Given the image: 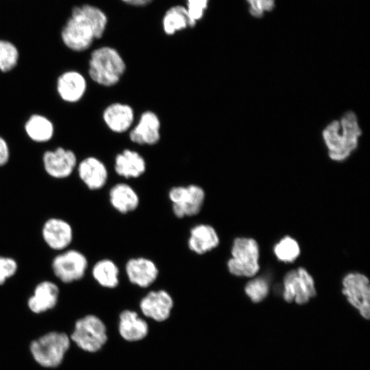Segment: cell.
<instances>
[{"instance_id":"cell-1","label":"cell","mask_w":370,"mask_h":370,"mask_svg":"<svg viewBox=\"0 0 370 370\" xmlns=\"http://www.w3.org/2000/svg\"><path fill=\"white\" fill-rule=\"evenodd\" d=\"M360 135L357 116L352 111L345 112L339 121H332L322 133L329 157L334 161L347 158L357 148Z\"/></svg>"},{"instance_id":"cell-2","label":"cell","mask_w":370,"mask_h":370,"mask_svg":"<svg viewBox=\"0 0 370 370\" xmlns=\"http://www.w3.org/2000/svg\"><path fill=\"white\" fill-rule=\"evenodd\" d=\"M126 71L119 52L108 46L94 49L88 61V75L95 83L106 87L116 85Z\"/></svg>"},{"instance_id":"cell-3","label":"cell","mask_w":370,"mask_h":370,"mask_svg":"<svg viewBox=\"0 0 370 370\" xmlns=\"http://www.w3.org/2000/svg\"><path fill=\"white\" fill-rule=\"evenodd\" d=\"M232 258L227 261L230 273L238 277H253L258 271L260 265L259 247L251 238H236L231 249Z\"/></svg>"},{"instance_id":"cell-4","label":"cell","mask_w":370,"mask_h":370,"mask_svg":"<svg viewBox=\"0 0 370 370\" xmlns=\"http://www.w3.org/2000/svg\"><path fill=\"white\" fill-rule=\"evenodd\" d=\"M69 345L70 340L65 333L51 332L32 341L30 350L39 365L56 367L62 362Z\"/></svg>"},{"instance_id":"cell-5","label":"cell","mask_w":370,"mask_h":370,"mask_svg":"<svg viewBox=\"0 0 370 370\" xmlns=\"http://www.w3.org/2000/svg\"><path fill=\"white\" fill-rule=\"evenodd\" d=\"M61 39L64 45L74 52L88 49L96 40L92 26L78 7L73 8L71 17L62 29Z\"/></svg>"},{"instance_id":"cell-6","label":"cell","mask_w":370,"mask_h":370,"mask_svg":"<svg viewBox=\"0 0 370 370\" xmlns=\"http://www.w3.org/2000/svg\"><path fill=\"white\" fill-rule=\"evenodd\" d=\"M168 197L173 214L178 219L198 214L204 206L206 193L202 187L191 184L171 188Z\"/></svg>"},{"instance_id":"cell-7","label":"cell","mask_w":370,"mask_h":370,"mask_svg":"<svg viewBox=\"0 0 370 370\" xmlns=\"http://www.w3.org/2000/svg\"><path fill=\"white\" fill-rule=\"evenodd\" d=\"M71 338L79 348L95 352L107 341L106 328L99 317L88 314L76 321Z\"/></svg>"},{"instance_id":"cell-8","label":"cell","mask_w":370,"mask_h":370,"mask_svg":"<svg viewBox=\"0 0 370 370\" xmlns=\"http://www.w3.org/2000/svg\"><path fill=\"white\" fill-rule=\"evenodd\" d=\"M283 282L282 297L288 303L306 304L317 294L312 277L303 267L288 271Z\"/></svg>"},{"instance_id":"cell-9","label":"cell","mask_w":370,"mask_h":370,"mask_svg":"<svg viewBox=\"0 0 370 370\" xmlns=\"http://www.w3.org/2000/svg\"><path fill=\"white\" fill-rule=\"evenodd\" d=\"M343 293L347 301L365 319L370 318V286L367 277L349 273L343 280Z\"/></svg>"},{"instance_id":"cell-10","label":"cell","mask_w":370,"mask_h":370,"mask_svg":"<svg viewBox=\"0 0 370 370\" xmlns=\"http://www.w3.org/2000/svg\"><path fill=\"white\" fill-rule=\"evenodd\" d=\"M54 275L64 283L81 280L88 268V260L84 254L75 249H69L57 255L52 261Z\"/></svg>"},{"instance_id":"cell-11","label":"cell","mask_w":370,"mask_h":370,"mask_svg":"<svg viewBox=\"0 0 370 370\" xmlns=\"http://www.w3.org/2000/svg\"><path fill=\"white\" fill-rule=\"evenodd\" d=\"M45 171L52 177L62 179L71 175L77 165V157L70 149L58 147L46 151L42 156Z\"/></svg>"},{"instance_id":"cell-12","label":"cell","mask_w":370,"mask_h":370,"mask_svg":"<svg viewBox=\"0 0 370 370\" xmlns=\"http://www.w3.org/2000/svg\"><path fill=\"white\" fill-rule=\"evenodd\" d=\"M139 306L145 317L161 322L169 317L173 300L164 290L151 291L142 298Z\"/></svg>"},{"instance_id":"cell-13","label":"cell","mask_w":370,"mask_h":370,"mask_svg":"<svg viewBox=\"0 0 370 370\" xmlns=\"http://www.w3.org/2000/svg\"><path fill=\"white\" fill-rule=\"evenodd\" d=\"M125 270L128 280L141 288H147L153 284L159 274L156 264L145 257L129 259L125 264Z\"/></svg>"},{"instance_id":"cell-14","label":"cell","mask_w":370,"mask_h":370,"mask_svg":"<svg viewBox=\"0 0 370 370\" xmlns=\"http://www.w3.org/2000/svg\"><path fill=\"white\" fill-rule=\"evenodd\" d=\"M160 121L158 115L151 111L143 112L136 125L130 132V140L138 145H153L160 138Z\"/></svg>"},{"instance_id":"cell-15","label":"cell","mask_w":370,"mask_h":370,"mask_svg":"<svg viewBox=\"0 0 370 370\" xmlns=\"http://www.w3.org/2000/svg\"><path fill=\"white\" fill-rule=\"evenodd\" d=\"M42 236L51 249L63 250L72 242L73 232L67 221L59 218H50L42 225Z\"/></svg>"},{"instance_id":"cell-16","label":"cell","mask_w":370,"mask_h":370,"mask_svg":"<svg viewBox=\"0 0 370 370\" xmlns=\"http://www.w3.org/2000/svg\"><path fill=\"white\" fill-rule=\"evenodd\" d=\"M86 88V79L78 71H67L58 77L57 92L64 101L69 103L79 101L84 97Z\"/></svg>"},{"instance_id":"cell-17","label":"cell","mask_w":370,"mask_h":370,"mask_svg":"<svg viewBox=\"0 0 370 370\" xmlns=\"http://www.w3.org/2000/svg\"><path fill=\"white\" fill-rule=\"evenodd\" d=\"M77 173L80 180L90 190L102 188L108 178L106 165L94 156H88L81 160L77 166Z\"/></svg>"},{"instance_id":"cell-18","label":"cell","mask_w":370,"mask_h":370,"mask_svg":"<svg viewBox=\"0 0 370 370\" xmlns=\"http://www.w3.org/2000/svg\"><path fill=\"white\" fill-rule=\"evenodd\" d=\"M102 117L112 132L121 134L132 127L134 121V111L128 104L115 102L104 109Z\"/></svg>"},{"instance_id":"cell-19","label":"cell","mask_w":370,"mask_h":370,"mask_svg":"<svg viewBox=\"0 0 370 370\" xmlns=\"http://www.w3.org/2000/svg\"><path fill=\"white\" fill-rule=\"evenodd\" d=\"M219 244V235L212 225L199 223L190 229L187 245L193 253L205 254L216 248Z\"/></svg>"},{"instance_id":"cell-20","label":"cell","mask_w":370,"mask_h":370,"mask_svg":"<svg viewBox=\"0 0 370 370\" xmlns=\"http://www.w3.org/2000/svg\"><path fill=\"white\" fill-rule=\"evenodd\" d=\"M59 296V288L53 282H40L29 298L27 305L34 313H41L56 306Z\"/></svg>"},{"instance_id":"cell-21","label":"cell","mask_w":370,"mask_h":370,"mask_svg":"<svg viewBox=\"0 0 370 370\" xmlns=\"http://www.w3.org/2000/svg\"><path fill=\"white\" fill-rule=\"evenodd\" d=\"M114 169L117 175L126 179L140 177L146 171V162L137 151L125 149L114 159Z\"/></svg>"},{"instance_id":"cell-22","label":"cell","mask_w":370,"mask_h":370,"mask_svg":"<svg viewBox=\"0 0 370 370\" xmlns=\"http://www.w3.org/2000/svg\"><path fill=\"white\" fill-rule=\"evenodd\" d=\"M109 201L112 208L121 214L134 211L139 206L140 199L136 190L129 184L116 183L109 190Z\"/></svg>"},{"instance_id":"cell-23","label":"cell","mask_w":370,"mask_h":370,"mask_svg":"<svg viewBox=\"0 0 370 370\" xmlns=\"http://www.w3.org/2000/svg\"><path fill=\"white\" fill-rule=\"evenodd\" d=\"M119 330L123 338L127 341H138L148 334L147 323L132 310H125L119 315Z\"/></svg>"},{"instance_id":"cell-24","label":"cell","mask_w":370,"mask_h":370,"mask_svg":"<svg viewBox=\"0 0 370 370\" xmlns=\"http://www.w3.org/2000/svg\"><path fill=\"white\" fill-rule=\"evenodd\" d=\"M25 130L32 140L45 143L51 139L54 133L52 122L46 116L34 114L25 123Z\"/></svg>"},{"instance_id":"cell-25","label":"cell","mask_w":370,"mask_h":370,"mask_svg":"<svg viewBox=\"0 0 370 370\" xmlns=\"http://www.w3.org/2000/svg\"><path fill=\"white\" fill-rule=\"evenodd\" d=\"M92 275L104 288H114L119 284V269L110 259L104 258L97 261L92 268Z\"/></svg>"},{"instance_id":"cell-26","label":"cell","mask_w":370,"mask_h":370,"mask_svg":"<svg viewBox=\"0 0 370 370\" xmlns=\"http://www.w3.org/2000/svg\"><path fill=\"white\" fill-rule=\"evenodd\" d=\"M162 26L167 35H173L187 27H193L186 8L182 5L173 6L166 12Z\"/></svg>"},{"instance_id":"cell-27","label":"cell","mask_w":370,"mask_h":370,"mask_svg":"<svg viewBox=\"0 0 370 370\" xmlns=\"http://www.w3.org/2000/svg\"><path fill=\"white\" fill-rule=\"evenodd\" d=\"M273 251L277 258L284 262H293L300 254L298 243L288 236L275 244Z\"/></svg>"},{"instance_id":"cell-28","label":"cell","mask_w":370,"mask_h":370,"mask_svg":"<svg viewBox=\"0 0 370 370\" xmlns=\"http://www.w3.org/2000/svg\"><path fill=\"white\" fill-rule=\"evenodd\" d=\"M19 50L12 42L0 40V71L8 72L18 64Z\"/></svg>"},{"instance_id":"cell-29","label":"cell","mask_w":370,"mask_h":370,"mask_svg":"<svg viewBox=\"0 0 370 370\" xmlns=\"http://www.w3.org/2000/svg\"><path fill=\"white\" fill-rule=\"evenodd\" d=\"M269 286L267 281L262 278H256L245 286V292L250 300L255 304L261 302L269 294Z\"/></svg>"},{"instance_id":"cell-30","label":"cell","mask_w":370,"mask_h":370,"mask_svg":"<svg viewBox=\"0 0 370 370\" xmlns=\"http://www.w3.org/2000/svg\"><path fill=\"white\" fill-rule=\"evenodd\" d=\"M186 10L191 20L192 24L195 26L197 21L200 20L208 8V0H186Z\"/></svg>"},{"instance_id":"cell-31","label":"cell","mask_w":370,"mask_h":370,"mask_svg":"<svg viewBox=\"0 0 370 370\" xmlns=\"http://www.w3.org/2000/svg\"><path fill=\"white\" fill-rule=\"evenodd\" d=\"M18 264L10 257L0 256V285L3 284L6 280L17 272Z\"/></svg>"},{"instance_id":"cell-32","label":"cell","mask_w":370,"mask_h":370,"mask_svg":"<svg viewBox=\"0 0 370 370\" xmlns=\"http://www.w3.org/2000/svg\"><path fill=\"white\" fill-rule=\"evenodd\" d=\"M262 0H247L249 4V13L256 18H260L264 12L262 8Z\"/></svg>"},{"instance_id":"cell-33","label":"cell","mask_w":370,"mask_h":370,"mask_svg":"<svg viewBox=\"0 0 370 370\" xmlns=\"http://www.w3.org/2000/svg\"><path fill=\"white\" fill-rule=\"evenodd\" d=\"M10 150L5 140L0 136V166L5 165L9 160Z\"/></svg>"},{"instance_id":"cell-34","label":"cell","mask_w":370,"mask_h":370,"mask_svg":"<svg viewBox=\"0 0 370 370\" xmlns=\"http://www.w3.org/2000/svg\"><path fill=\"white\" fill-rule=\"evenodd\" d=\"M275 0H262V8L264 12H270L275 8Z\"/></svg>"},{"instance_id":"cell-35","label":"cell","mask_w":370,"mask_h":370,"mask_svg":"<svg viewBox=\"0 0 370 370\" xmlns=\"http://www.w3.org/2000/svg\"><path fill=\"white\" fill-rule=\"evenodd\" d=\"M124 3L135 6H143L149 3L152 0H121Z\"/></svg>"}]
</instances>
